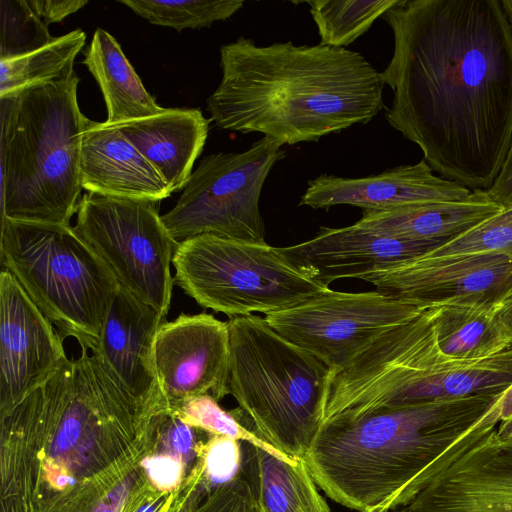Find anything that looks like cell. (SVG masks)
<instances>
[{
    "label": "cell",
    "mask_w": 512,
    "mask_h": 512,
    "mask_svg": "<svg viewBox=\"0 0 512 512\" xmlns=\"http://www.w3.org/2000/svg\"><path fill=\"white\" fill-rule=\"evenodd\" d=\"M172 265L187 295L230 317L279 312L330 289L265 241L197 235L177 244Z\"/></svg>",
    "instance_id": "ba28073f"
},
{
    "label": "cell",
    "mask_w": 512,
    "mask_h": 512,
    "mask_svg": "<svg viewBox=\"0 0 512 512\" xmlns=\"http://www.w3.org/2000/svg\"><path fill=\"white\" fill-rule=\"evenodd\" d=\"M185 512H261L243 473L205 493Z\"/></svg>",
    "instance_id": "836d02e7"
},
{
    "label": "cell",
    "mask_w": 512,
    "mask_h": 512,
    "mask_svg": "<svg viewBox=\"0 0 512 512\" xmlns=\"http://www.w3.org/2000/svg\"><path fill=\"white\" fill-rule=\"evenodd\" d=\"M85 42V32L75 29L33 52L0 59V96L70 73Z\"/></svg>",
    "instance_id": "4316f807"
},
{
    "label": "cell",
    "mask_w": 512,
    "mask_h": 512,
    "mask_svg": "<svg viewBox=\"0 0 512 512\" xmlns=\"http://www.w3.org/2000/svg\"><path fill=\"white\" fill-rule=\"evenodd\" d=\"M153 359L159 397L168 410L193 397L220 401L229 394L228 325L211 314H181L165 322L155 338Z\"/></svg>",
    "instance_id": "4fadbf2b"
},
{
    "label": "cell",
    "mask_w": 512,
    "mask_h": 512,
    "mask_svg": "<svg viewBox=\"0 0 512 512\" xmlns=\"http://www.w3.org/2000/svg\"><path fill=\"white\" fill-rule=\"evenodd\" d=\"M170 411L184 423L209 434L251 443L288 463H295L297 459H292L283 454L258 436L252 429L245 427L232 411L223 410L218 401L210 395L187 399L177 404Z\"/></svg>",
    "instance_id": "f546056e"
},
{
    "label": "cell",
    "mask_w": 512,
    "mask_h": 512,
    "mask_svg": "<svg viewBox=\"0 0 512 512\" xmlns=\"http://www.w3.org/2000/svg\"><path fill=\"white\" fill-rule=\"evenodd\" d=\"M30 7L46 24L61 22L67 16L77 12L86 0H28Z\"/></svg>",
    "instance_id": "d590c367"
},
{
    "label": "cell",
    "mask_w": 512,
    "mask_h": 512,
    "mask_svg": "<svg viewBox=\"0 0 512 512\" xmlns=\"http://www.w3.org/2000/svg\"><path fill=\"white\" fill-rule=\"evenodd\" d=\"M52 322L6 269L0 274V415L68 360Z\"/></svg>",
    "instance_id": "5bb4252c"
},
{
    "label": "cell",
    "mask_w": 512,
    "mask_h": 512,
    "mask_svg": "<svg viewBox=\"0 0 512 512\" xmlns=\"http://www.w3.org/2000/svg\"><path fill=\"white\" fill-rule=\"evenodd\" d=\"M443 245L433 241L401 240L378 234L357 223L322 227L311 239L280 247L298 268L320 284L358 278L426 255Z\"/></svg>",
    "instance_id": "2e32d148"
},
{
    "label": "cell",
    "mask_w": 512,
    "mask_h": 512,
    "mask_svg": "<svg viewBox=\"0 0 512 512\" xmlns=\"http://www.w3.org/2000/svg\"><path fill=\"white\" fill-rule=\"evenodd\" d=\"M81 183L87 192L161 201L172 191L115 125L89 119L83 133Z\"/></svg>",
    "instance_id": "ffe728a7"
},
{
    "label": "cell",
    "mask_w": 512,
    "mask_h": 512,
    "mask_svg": "<svg viewBox=\"0 0 512 512\" xmlns=\"http://www.w3.org/2000/svg\"><path fill=\"white\" fill-rule=\"evenodd\" d=\"M362 280L377 291L424 308L492 309L512 289V260L492 253L424 255L371 272Z\"/></svg>",
    "instance_id": "7c38bea8"
},
{
    "label": "cell",
    "mask_w": 512,
    "mask_h": 512,
    "mask_svg": "<svg viewBox=\"0 0 512 512\" xmlns=\"http://www.w3.org/2000/svg\"><path fill=\"white\" fill-rule=\"evenodd\" d=\"M397 0L306 1L317 26L320 44L346 47L366 33Z\"/></svg>",
    "instance_id": "83f0119b"
},
{
    "label": "cell",
    "mask_w": 512,
    "mask_h": 512,
    "mask_svg": "<svg viewBox=\"0 0 512 512\" xmlns=\"http://www.w3.org/2000/svg\"><path fill=\"white\" fill-rule=\"evenodd\" d=\"M240 446V470L261 512H332L304 458L288 463L251 443Z\"/></svg>",
    "instance_id": "603a6c76"
},
{
    "label": "cell",
    "mask_w": 512,
    "mask_h": 512,
    "mask_svg": "<svg viewBox=\"0 0 512 512\" xmlns=\"http://www.w3.org/2000/svg\"><path fill=\"white\" fill-rule=\"evenodd\" d=\"M427 309L377 290L329 289L264 318L282 337L335 371L346 366L385 331L418 317Z\"/></svg>",
    "instance_id": "8fae6325"
},
{
    "label": "cell",
    "mask_w": 512,
    "mask_h": 512,
    "mask_svg": "<svg viewBox=\"0 0 512 512\" xmlns=\"http://www.w3.org/2000/svg\"><path fill=\"white\" fill-rule=\"evenodd\" d=\"M165 315L119 288L102 328L98 354L120 387L150 413L166 409L154 369V342Z\"/></svg>",
    "instance_id": "e0dca14e"
},
{
    "label": "cell",
    "mask_w": 512,
    "mask_h": 512,
    "mask_svg": "<svg viewBox=\"0 0 512 512\" xmlns=\"http://www.w3.org/2000/svg\"><path fill=\"white\" fill-rule=\"evenodd\" d=\"M470 193L467 187L435 175L423 159L416 164L397 166L361 178L321 174L308 182L299 205L325 210L342 204L363 210H389L463 200Z\"/></svg>",
    "instance_id": "ac0fdd59"
},
{
    "label": "cell",
    "mask_w": 512,
    "mask_h": 512,
    "mask_svg": "<svg viewBox=\"0 0 512 512\" xmlns=\"http://www.w3.org/2000/svg\"><path fill=\"white\" fill-rule=\"evenodd\" d=\"M391 512H398V511H397V510H393V511H391Z\"/></svg>",
    "instance_id": "60d3db41"
},
{
    "label": "cell",
    "mask_w": 512,
    "mask_h": 512,
    "mask_svg": "<svg viewBox=\"0 0 512 512\" xmlns=\"http://www.w3.org/2000/svg\"><path fill=\"white\" fill-rule=\"evenodd\" d=\"M81 348L43 384L41 504L126 455L154 414L126 394L97 353Z\"/></svg>",
    "instance_id": "5b68a950"
},
{
    "label": "cell",
    "mask_w": 512,
    "mask_h": 512,
    "mask_svg": "<svg viewBox=\"0 0 512 512\" xmlns=\"http://www.w3.org/2000/svg\"><path fill=\"white\" fill-rule=\"evenodd\" d=\"M281 147L263 136L245 151L204 157L176 204L161 215L175 243L201 234L265 241L260 196L270 171L286 157Z\"/></svg>",
    "instance_id": "9c48e42d"
},
{
    "label": "cell",
    "mask_w": 512,
    "mask_h": 512,
    "mask_svg": "<svg viewBox=\"0 0 512 512\" xmlns=\"http://www.w3.org/2000/svg\"><path fill=\"white\" fill-rule=\"evenodd\" d=\"M503 10L512 29V0H501Z\"/></svg>",
    "instance_id": "ab89813d"
},
{
    "label": "cell",
    "mask_w": 512,
    "mask_h": 512,
    "mask_svg": "<svg viewBox=\"0 0 512 512\" xmlns=\"http://www.w3.org/2000/svg\"><path fill=\"white\" fill-rule=\"evenodd\" d=\"M492 315L512 345V289L492 308Z\"/></svg>",
    "instance_id": "74e56055"
},
{
    "label": "cell",
    "mask_w": 512,
    "mask_h": 512,
    "mask_svg": "<svg viewBox=\"0 0 512 512\" xmlns=\"http://www.w3.org/2000/svg\"><path fill=\"white\" fill-rule=\"evenodd\" d=\"M118 2L149 23L170 27L177 32L188 28L210 27L214 22L229 19L244 5L242 0H120Z\"/></svg>",
    "instance_id": "f1b7e54d"
},
{
    "label": "cell",
    "mask_w": 512,
    "mask_h": 512,
    "mask_svg": "<svg viewBox=\"0 0 512 512\" xmlns=\"http://www.w3.org/2000/svg\"><path fill=\"white\" fill-rule=\"evenodd\" d=\"M398 512H512V435L494 428Z\"/></svg>",
    "instance_id": "9a60e30c"
},
{
    "label": "cell",
    "mask_w": 512,
    "mask_h": 512,
    "mask_svg": "<svg viewBox=\"0 0 512 512\" xmlns=\"http://www.w3.org/2000/svg\"><path fill=\"white\" fill-rule=\"evenodd\" d=\"M228 388L237 413L288 457L307 456L325 419L331 369L256 315L230 317Z\"/></svg>",
    "instance_id": "8992f818"
},
{
    "label": "cell",
    "mask_w": 512,
    "mask_h": 512,
    "mask_svg": "<svg viewBox=\"0 0 512 512\" xmlns=\"http://www.w3.org/2000/svg\"><path fill=\"white\" fill-rule=\"evenodd\" d=\"M491 310L460 305L433 307L432 321L440 351L454 359L476 360L512 347Z\"/></svg>",
    "instance_id": "484cf974"
},
{
    "label": "cell",
    "mask_w": 512,
    "mask_h": 512,
    "mask_svg": "<svg viewBox=\"0 0 512 512\" xmlns=\"http://www.w3.org/2000/svg\"><path fill=\"white\" fill-rule=\"evenodd\" d=\"M209 122L197 108H165L155 116L115 126L174 192L189 181L204 148Z\"/></svg>",
    "instance_id": "44dd1931"
},
{
    "label": "cell",
    "mask_w": 512,
    "mask_h": 512,
    "mask_svg": "<svg viewBox=\"0 0 512 512\" xmlns=\"http://www.w3.org/2000/svg\"><path fill=\"white\" fill-rule=\"evenodd\" d=\"M501 210L487 190H473L463 200L363 210L356 223L396 239L445 244Z\"/></svg>",
    "instance_id": "7402d4cb"
},
{
    "label": "cell",
    "mask_w": 512,
    "mask_h": 512,
    "mask_svg": "<svg viewBox=\"0 0 512 512\" xmlns=\"http://www.w3.org/2000/svg\"><path fill=\"white\" fill-rule=\"evenodd\" d=\"M75 70L0 96L2 219L70 225L81 200L80 159L89 119Z\"/></svg>",
    "instance_id": "277c9868"
},
{
    "label": "cell",
    "mask_w": 512,
    "mask_h": 512,
    "mask_svg": "<svg viewBox=\"0 0 512 512\" xmlns=\"http://www.w3.org/2000/svg\"><path fill=\"white\" fill-rule=\"evenodd\" d=\"M487 192L502 209L512 207V140L503 166Z\"/></svg>",
    "instance_id": "8d00e7d4"
},
{
    "label": "cell",
    "mask_w": 512,
    "mask_h": 512,
    "mask_svg": "<svg viewBox=\"0 0 512 512\" xmlns=\"http://www.w3.org/2000/svg\"><path fill=\"white\" fill-rule=\"evenodd\" d=\"M497 409L500 418L497 433L503 437L512 435V384L500 394Z\"/></svg>",
    "instance_id": "f35d334b"
},
{
    "label": "cell",
    "mask_w": 512,
    "mask_h": 512,
    "mask_svg": "<svg viewBox=\"0 0 512 512\" xmlns=\"http://www.w3.org/2000/svg\"><path fill=\"white\" fill-rule=\"evenodd\" d=\"M43 384L0 415V512H42Z\"/></svg>",
    "instance_id": "d6986e66"
},
{
    "label": "cell",
    "mask_w": 512,
    "mask_h": 512,
    "mask_svg": "<svg viewBox=\"0 0 512 512\" xmlns=\"http://www.w3.org/2000/svg\"><path fill=\"white\" fill-rule=\"evenodd\" d=\"M177 493L162 492L154 488L149 481L140 487L122 512H169Z\"/></svg>",
    "instance_id": "e575fe53"
},
{
    "label": "cell",
    "mask_w": 512,
    "mask_h": 512,
    "mask_svg": "<svg viewBox=\"0 0 512 512\" xmlns=\"http://www.w3.org/2000/svg\"><path fill=\"white\" fill-rule=\"evenodd\" d=\"M205 493L233 479L241 467L240 441L210 434L199 447Z\"/></svg>",
    "instance_id": "d6a6232c"
},
{
    "label": "cell",
    "mask_w": 512,
    "mask_h": 512,
    "mask_svg": "<svg viewBox=\"0 0 512 512\" xmlns=\"http://www.w3.org/2000/svg\"><path fill=\"white\" fill-rule=\"evenodd\" d=\"M159 201L86 192L74 230L108 265L119 285L167 315L177 244L158 213Z\"/></svg>",
    "instance_id": "30bf717a"
},
{
    "label": "cell",
    "mask_w": 512,
    "mask_h": 512,
    "mask_svg": "<svg viewBox=\"0 0 512 512\" xmlns=\"http://www.w3.org/2000/svg\"><path fill=\"white\" fill-rule=\"evenodd\" d=\"M1 260L65 337L98 347L120 285L74 227L2 219Z\"/></svg>",
    "instance_id": "52a82bcc"
},
{
    "label": "cell",
    "mask_w": 512,
    "mask_h": 512,
    "mask_svg": "<svg viewBox=\"0 0 512 512\" xmlns=\"http://www.w3.org/2000/svg\"><path fill=\"white\" fill-rule=\"evenodd\" d=\"M150 448L147 428L140 442L126 455L44 501L42 512H122L135 492L148 482L141 462Z\"/></svg>",
    "instance_id": "d4e9b609"
},
{
    "label": "cell",
    "mask_w": 512,
    "mask_h": 512,
    "mask_svg": "<svg viewBox=\"0 0 512 512\" xmlns=\"http://www.w3.org/2000/svg\"><path fill=\"white\" fill-rule=\"evenodd\" d=\"M501 393L324 421L305 461L317 486L336 503L357 512H391L408 505L496 428Z\"/></svg>",
    "instance_id": "3957f363"
},
{
    "label": "cell",
    "mask_w": 512,
    "mask_h": 512,
    "mask_svg": "<svg viewBox=\"0 0 512 512\" xmlns=\"http://www.w3.org/2000/svg\"><path fill=\"white\" fill-rule=\"evenodd\" d=\"M477 253L500 254L512 260V207L502 209L425 256L440 257Z\"/></svg>",
    "instance_id": "1f68e13d"
},
{
    "label": "cell",
    "mask_w": 512,
    "mask_h": 512,
    "mask_svg": "<svg viewBox=\"0 0 512 512\" xmlns=\"http://www.w3.org/2000/svg\"><path fill=\"white\" fill-rule=\"evenodd\" d=\"M220 67L207 110L221 130L295 145L366 124L384 108L381 72L344 47L239 37L220 47Z\"/></svg>",
    "instance_id": "7a4b0ae2"
},
{
    "label": "cell",
    "mask_w": 512,
    "mask_h": 512,
    "mask_svg": "<svg viewBox=\"0 0 512 512\" xmlns=\"http://www.w3.org/2000/svg\"><path fill=\"white\" fill-rule=\"evenodd\" d=\"M389 125L434 173L488 190L512 140V29L501 0H397Z\"/></svg>",
    "instance_id": "6da1fadb"
},
{
    "label": "cell",
    "mask_w": 512,
    "mask_h": 512,
    "mask_svg": "<svg viewBox=\"0 0 512 512\" xmlns=\"http://www.w3.org/2000/svg\"><path fill=\"white\" fill-rule=\"evenodd\" d=\"M82 63L96 80L107 108L110 125L160 114L159 106L145 89L117 40L106 30L94 31Z\"/></svg>",
    "instance_id": "cb8c5ba5"
},
{
    "label": "cell",
    "mask_w": 512,
    "mask_h": 512,
    "mask_svg": "<svg viewBox=\"0 0 512 512\" xmlns=\"http://www.w3.org/2000/svg\"><path fill=\"white\" fill-rule=\"evenodd\" d=\"M0 59L28 54L49 44L46 25L30 7L28 0H1Z\"/></svg>",
    "instance_id": "4dcf8cb0"
}]
</instances>
